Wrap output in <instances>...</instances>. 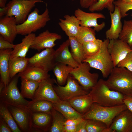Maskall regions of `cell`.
Wrapping results in <instances>:
<instances>
[{
    "label": "cell",
    "mask_w": 132,
    "mask_h": 132,
    "mask_svg": "<svg viewBox=\"0 0 132 132\" xmlns=\"http://www.w3.org/2000/svg\"><path fill=\"white\" fill-rule=\"evenodd\" d=\"M89 93L93 103L102 106L111 107L124 104V95L110 89L107 85L106 80L102 79L98 80Z\"/></svg>",
    "instance_id": "1"
},
{
    "label": "cell",
    "mask_w": 132,
    "mask_h": 132,
    "mask_svg": "<svg viewBox=\"0 0 132 132\" xmlns=\"http://www.w3.org/2000/svg\"><path fill=\"white\" fill-rule=\"evenodd\" d=\"M106 80L111 90L132 96V72L124 67H114Z\"/></svg>",
    "instance_id": "2"
},
{
    "label": "cell",
    "mask_w": 132,
    "mask_h": 132,
    "mask_svg": "<svg viewBox=\"0 0 132 132\" xmlns=\"http://www.w3.org/2000/svg\"><path fill=\"white\" fill-rule=\"evenodd\" d=\"M127 109L124 104L117 106L108 107L93 103L89 110L83 114L85 120L92 119L103 122L109 128L114 119L120 113Z\"/></svg>",
    "instance_id": "3"
},
{
    "label": "cell",
    "mask_w": 132,
    "mask_h": 132,
    "mask_svg": "<svg viewBox=\"0 0 132 132\" xmlns=\"http://www.w3.org/2000/svg\"><path fill=\"white\" fill-rule=\"evenodd\" d=\"M109 41L108 39L105 40L98 52L94 55L87 57L83 62L88 63L91 67L100 70L104 78L108 77L114 67L108 50Z\"/></svg>",
    "instance_id": "4"
},
{
    "label": "cell",
    "mask_w": 132,
    "mask_h": 132,
    "mask_svg": "<svg viewBox=\"0 0 132 132\" xmlns=\"http://www.w3.org/2000/svg\"><path fill=\"white\" fill-rule=\"evenodd\" d=\"M46 9L41 14H39L37 8L29 14L26 20L17 25L18 34L25 36L33 33L44 27L50 20L48 9L46 4Z\"/></svg>",
    "instance_id": "5"
},
{
    "label": "cell",
    "mask_w": 132,
    "mask_h": 132,
    "mask_svg": "<svg viewBox=\"0 0 132 132\" xmlns=\"http://www.w3.org/2000/svg\"><path fill=\"white\" fill-rule=\"evenodd\" d=\"M43 1L41 0H11L6 4L8 11L6 16H14L17 24L23 23L35 4Z\"/></svg>",
    "instance_id": "6"
},
{
    "label": "cell",
    "mask_w": 132,
    "mask_h": 132,
    "mask_svg": "<svg viewBox=\"0 0 132 132\" xmlns=\"http://www.w3.org/2000/svg\"><path fill=\"white\" fill-rule=\"evenodd\" d=\"M19 77L16 75L8 86L0 92V101L7 105L15 106H28L30 101L26 100L18 89L17 84Z\"/></svg>",
    "instance_id": "7"
},
{
    "label": "cell",
    "mask_w": 132,
    "mask_h": 132,
    "mask_svg": "<svg viewBox=\"0 0 132 132\" xmlns=\"http://www.w3.org/2000/svg\"><path fill=\"white\" fill-rule=\"evenodd\" d=\"M54 86V88L61 100H68L76 97L87 94L89 92L85 90L70 74L67 78L66 84L63 86L59 85Z\"/></svg>",
    "instance_id": "8"
},
{
    "label": "cell",
    "mask_w": 132,
    "mask_h": 132,
    "mask_svg": "<svg viewBox=\"0 0 132 132\" xmlns=\"http://www.w3.org/2000/svg\"><path fill=\"white\" fill-rule=\"evenodd\" d=\"M91 67L86 62L79 64L74 68L70 74L86 90H91L98 80L99 75L97 73H91L90 72Z\"/></svg>",
    "instance_id": "9"
},
{
    "label": "cell",
    "mask_w": 132,
    "mask_h": 132,
    "mask_svg": "<svg viewBox=\"0 0 132 132\" xmlns=\"http://www.w3.org/2000/svg\"><path fill=\"white\" fill-rule=\"evenodd\" d=\"M55 50L48 48L35 54L29 58L28 66L36 67L48 72L53 70L56 63Z\"/></svg>",
    "instance_id": "10"
},
{
    "label": "cell",
    "mask_w": 132,
    "mask_h": 132,
    "mask_svg": "<svg viewBox=\"0 0 132 132\" xmlns=\"http://www.w3.org/2000/svg\"><path fill=\"white\" fill-rule=\"evenodd\" d=\"M14 120L22 132H32V112L27 106L7 105Z\"/></svg>",
    "instance_id": "11"
},
{
    "label": "cell",
    "mask_w": 132,
    "mask_h": 132,
    "mask_svg": "<svg viewBox=\"0 0 132 132\" xmlns=\"http://www.w3.org/2000/svg\"><path fill=\"white\" fill-rule=\"evenodd\" d=\"M56 81L50 77L41 81L33 99L30 102L39 100H45L52 102L60 101L54 88V84L55 83Z\"/></svg>",
    "instance_id": "12"
},
{
    "label": "cell",
    "mask_w": 132,
    "mask_h": 132,
    "mask_svg": "<svg viewBox=\"0 0 132 132\" xmlns=\"http://www.w3.org/2000/svg\"><path fill=\"white\" fill-rule=\"evenodd\" d=\"M92 12H87L78 8L75 11L74 15L80 21V26L87 27H93L95 31L99 32L104 28L106 24L104 22L101 24H98V19H105L106 17L102 13Z\"/></svg>",
    "instance_id": "13"
},
{
    "label": "cell",
    "mask_w": 132,
    "mask_h": 132,
    "mask_svg": "<svg viewBox=\"0 0 132 132\" xmlns=\"http://www.w3.org/2000/svg\"><path fill=\"white\" fill-rule=\"evenodd\" d=\"M108 50L113 62L114 67L132 51L130 46L126 43L119 39L110 40Z\"/></svg>",
    "instance_id": "14"
},
{
    "label": "cell",
    "mask_w": 132,
    "mask_h": 132,
    "mask_svg": "<svg viewBox=\"0 0 132 132\" xmlns=\"http://www.w3.org/2000/svg\"><path fill=\"white\" fill-rule=\"evenodd\" d=\"M62 38L61 36L57 33L46 30L36 36L30 48L39 52L46 48H53L56 45L55 41Z\"/></svg>",
    "instance_id": "15"
},
{
    "label": "cell",
    "mask_w": 132,
    "mask_h": 132,
    "mask_svg": "<svg viewBox=\"0 0 132 132\" xmlns=\"http://www.w3.org/2000/svg\"><path fill=\"white\" fill-rule=\"evenodd\" d=\"M109 128L111 132H132V112L128 109L121 112Z\"/></svg>",
    "instance_id": "16"
},
{
    "label": "cell",
    "mask_w": 132,
    "mask_h": 132,
    "mask_svg": "<svg viewBox=\"0 0 132 132\" xmlns=\"http://www.w3.org/2000/svg\"><path fill=\"white\" fill-rule=\"evenodd\" d=\"M17 25L14 16H6L0 18V35L5 40L13 44L18 34Z\"/></svg>",
    "instance_id": "17"
},
{
    "label": "cell",
    "mask_w": 132,
    "mask_h": 132,
    "mask_svg": "<svg viewBox=\"0 0 132 132\" xmlns=\"http://www.w3.org/2000/svg\"><path fill=\"white\" fill-rule=\"evenodd\" d=\"M52 121L51 112H32V132L49 131Z\"/></svg>",
    "instance_id": "18"
},
{
    "label": "cell",
    "mask_w": 132,
    "mask_h": 132,
    "mask_svg": "<svg viewBox=\"0 0 132 132\" xmlns=\"http://www.w3.org/2000/svg\"><path fill=\"white\" fill-rule=\"evenodd\" d=\"M70 45V41L68 39L55 50V57L57 62L65 64L74 68L78 66L79 64L73 57L69 50Z\"/></svg>",
    "instance_id": "19"
},
{
    "label": "cell",
    "mask_w": 132,
    "mask_h": 132,
    "mask_svg": "<svg viewBox=\"0 0 132 132\" xmlns=\"http://www.w3.org/2000/svg\"><path fill=\"white\" fill-rule=\"evenodd\" d=\"M109 13L111 24L110 28L105 32L106 37L109 40L118 39L122 27L119 8L115 6L114 11L112 12H109Z\"/></svg>",
    "instance_id": "20"
},
{
    "label": "cell",
    "mask_w": 132,
    "mask_h": 132,
    "mask_svg": "<svg viewBox=\"0 0 132 132\" xmlns=\"http://www.w3.org/2000/svg\"><path fill=\"white\" fill-rule=\"evenodd\" d=\"M64 19L60 18L58 24L68 37H76L80 27V22L74 15H65Z\"/></svg>",
    "instance_id": "21"
},
{
    "label": "cell",
    "mask_w": 132,
    "mask_h": 132,
    "mask_svg": "<svg viewBox=\"0 0 132 132\" xmlns=\"http://www.w3.org/2000/svg\"><path fill=\"white\" fill-rule=\"evenodd\" d=\"M12 49L0 50V80L4 83L5 87L10 82L9 64Z\"/></svg>",
    "instance_id": "22"
},
{
    "label": "cell",
    "mask_w": 132,
    "mask_h": 132,
    "mask_svg": "<svg viewBox=\"0 0 132 132\" xmlns=\"http://www.w3.org/2000/svg\"><path fill=\"white\" fill-rule=\"evenodd\" d=\"M52 103L54 108L61 113L67 120L83 118V114L75 110L68 100H61Z\"/></svg>",
    "instance_id": "23"
},
{
    "label": "cell",
    "mask_w": 132,
    "mask_h": 132,
    "mask_svg": "<svg viewBox=\"0 0 132 132\" xmlns=\"http://www.w3.org/2000/svg\"><path fill=\"white\" fill-rule=\"evenodd\" d=\"M35 36V34L33 33L25 36L20 43L15 44L11 52L10 59L18 57H25Z\"/></svg>",
    "instance_id": "24"
},
{
    "label": "cell",
    "mask_w": 132,
    "mask_h": 132,
    "mask_svg": "<svg viewBox=\"0 0 132 132\" xmlns=\"http://www.w3.org/2000/svg\"><path fill=\"white\" fill-rule=\"evenodd\" d=\"M68 101L75 110L83 114L89 110L93 103L89 93L76 97Z\"/></svg>",
    "instance_id": "25"
},
{
    "label": "cell",
    "mask_w": 132,
    "mask_h": 132,
    "mask_svg": "<svg viewBox=\"0 0 132 132\" xmlns=\"http://www.w3.org/2000/svg\"><path fill=\"white\" fill-rule=\"evenodd\" d=\"M18 75L21 78L39 82L50 77L48 72L36 67L28 66L25 70L19 73Z\"/></svg>",
    "instance_id": "26"
},
{
    "label": "cell",
    "mask_w": 132,
    "mask_h": 132,
    "mask_svg": "<svg viewBox=\"0 0 132 132\" xmlns=\"http://www.w3.org/2000/svg\"><path fill=\"white\" fill-rule=\"evenodd\" d=\"M73 68L65 64L57 62L53 70L56 77L57 83L62 86L65 85Z\"/></svg>",
    "instance_id": "27"
},
{
    "label": "cell",
    "mask_w": 132,
    "mask_h": 132,
    "mask_svg": "<svg viewBox=\"0 0 132 132\" xmlns=\"http://www.w3.org/2000/svg\"><path fill=\"white\" fill-rule=\"evenodd\" d=\"M29 58L18 57L10 59L9 64L10 76L12 78L17 74L23 71L28 66Z\"/></svg>",
    "instance_id": "28"
},
{
    "label": "cell",
    "mask_w": 132,
    "mask_h": 132,
    "mask_svg": "<svg viewBox=\"0 0 132 132\" xmlns=\"http://www.w3.org/2000/svg\"><path fill=\"white\" fill-rule=\"evenodd\" d=\"M21 79L20 92L24 98L32 100L40 82L25 78Z\"/></svg>",
    "instance_id": "29"
},
{
    "label": "cell",
    "mask_w": 132,
    "mask_h": 132,
    "mask_svg": "<svg viewBox=\"0 0 132 132\" xmlns=\"http://www.w3.org/2000/svg\"><path fill=\"white\" fill-rule=\"evenodd\" d=\"M68 39L72 55L75 61L79 64L83 62L87 58L82 45L78 42L75 37H69Z\"/></svg>",
    "instance_id": "30"
},
{
    "label": "cell",
    "mask_w": 132,
    "mask_h": 132,
    "mask_svg": "<svg viewBox=\"0 0 132 132\" xmlns=\"http://www.w3.org/2000/svg\"><path fill=\"white\" fill-rule=\"evenodd\" d=\"M0 117L6 122L12 132H22L14 120L6 104L0 101Z\"/></svg>",
    "instance_id": "31"
},
{
    "label": "cell",
    "mask_w": 132,
    "mask_h": 132,
    "mask_svg": "<svg viewBox=\"0 0 132 132\" xmlns=\"http://www.w3.org/2000/svg\"><path fill=\"white\" fill-rule=\"evenodd\" d=\"M51 112L52 121L49 132H64L65 123L67 119L61 113L55 110L54 108Z\"/></svg>",
    "instance_id": "32"
},
{
    "label": "cell",
    "mask_w": 132,
    "mask_h": 132,
    "mask_svg": "<svg viewBox=\"0 0 132 132\" xmlns=\"http://www.w3.org/2000/svg\"><path fill=\"white\" fill-rule=\"evenodd\" d=\"M95 31L91 27L80 26L76 37L77 40L81 44L96 39Z\"/></svg>",
    "instance_id": "33"
},
{
    "label": "cell",
    "mask_w": 132,
    "mask_h": 132,
    "mask_svg": "<svg viewBox=\"0 0 132 132\" xmlns=\"http://www.w3.org/2000/svg\"><path fill=\"white\" fill-rule=\"evenodd\" d=\"M27 107L32 112H50L53 108L52 102L39 100L29 103Z\"/></svg>",
    "instance_id": "34"
},
{
    "label": "cell",
    "mask_w": 132,
    "mask_h": 132,
    "mask_svg": "<svg viewBox=\"0 0 132 132\" xmlns=\"http://www.w3.org/2000/svg\"><path fill=\"white\" fill-rule=\"evenodd\" d=\"M119 39L127 43L130 46L132 44V20H125Z\"/></svg>",
    "instance_id": "35"
},
{
    "label": "cell",
    "mask_w": 132,
    "mask_h": 132,
    "mask_svg": "<svg viewBox=\"0 0 132 132\" xmlns=\"http://www.w3.org/2000/svg\"><path fill=\"white\" fill-rule=\"evenodd\" d=\"M87 120V132H111L106 125L102 122L92 119Z\"/></svg>",
    "instance_id": "36"
},
{
    "label": "cell",
    "mask_w": 132,
    "mask_h": 132,
    "mask_svg": "<svg viewBox=\"0 0 132 132\" xmlns=\"http://www.w3.org/2000/svg\"><path fill=\"white\" fill-rule=\"evenodd\" d=\"M103 41L96 39L95 40L84 43L82 44L84 53L87 57L94 55L99 50Z\"/></svg>",
    "instance_id": "37"
},
{
    "label": "cell",
    "mask_w": 132,
    "mask_h": 132,
    "mask_svg": "<svg viewBox=\"0 0 132 132\" xmlns=\"http://www.w3.org/2000/svg\"><path fill=\"white\" fill-rule=\"evenodd\" d=\"M114 0H98L97 2L89 8L91 12L100 11L105 8L107 9L109 12H113L115 6L113 4Z\"/></svg>",
    "instance_id": "38"
},
{
    "label": "cell",
    "mask_w": 132,
    "mask_h": 132,
    "mask_svg": "<svg viewBox=\"0 0 132 132\" xmlns=\"http://www.w3.org/2000/svg\"><path fill=\"white\" fill-rule=\"evenodd\" d=\"M113 4L115 6L119 8L122 18L127 16L128 14L127 13V12L130 10H132V3L126 2L117 0L114 1Z\"/></svg>",
    "instance_id": "39"
},
{
    "label": "cell",
    "mask_w": 132,
    "mask_h": 132,
    "mask_svg": "<svg viewBox=\"0 0 132 132\" xmlns=\"http://www.w3.org/2000/svg\"><path fill=\"white\" fill-rule=\"evenodd\" d=\"M117 66L125 68L132 72V51L129 53L123 59L120 61Z\"/></svg>",
    "instance_id": "40"
},
{
    "label": "cell",
    "mask_w": 132,
    "mask_h": 132,
    "mask_svg": "<svg viewBox=\"0 0 132 132\" xmlns=\"http://www.w3.org/2000/svg\"><path fill=\"white\" fill-rule=\"evenodd\" d=\"M15 44H13L5 39L0 35V50L13 49Z\"/></svg>",
    "instance_id": "41"
},
{
    "label": "cell",
    "mask_w": 132,
    "mask_h": 132,
    "mask_svg": "<svg viewBox=\"0 0 132 132\" xmlns=\"http://www.w3.org/2000/svg\"><path fill=\"white\" fill-rule=\"evenodd\" d=\"M0 132H12L11 129L8 124L0 117Z\"/></svg>",
    "instance_id": "42"
},
{
    "label": "cell",
    "mask_w": 132,
    "mask_h": 132,
    "mask_svg": "<svg viewBox=\"0 0 132 132\" xmlns=\"http://www.w3.org/2000/svg\"><path fill=\"white\" fill-rule=\"evenodd\" d=\"M98 0H80V4L81 7L88 8L96 3Z\"/></svg>",
    "instance_id": "43"
},
{
    "label": "cell",
    "mask_w": 132,
    "mask_h": 132,
    "mask_svg": "<svg viewBox=\"0 0 132 132\" xmlns=\"http://www.w3.org/2000/svg\"><path fill=\"white\" fill-rule=\"evenodd\" d=\"M123 101L127 109L132 112V96L124 95Z\"/></svg>",
    "instance_id": "44"
},
{
    "label": "cell",
    "mask_w": 132,
    "mask_h": 132,
    "mask_svg": "<svg viewBox=\"0 0 132 132\" xmlns=\"http://www.w3.org/2000/svg\"><path fill=\"white\" fill-rule=\"evenodd\" d=\"M87 120L84 119L77 125V132H87L86 128Z\"/></svg>",
    "instance_id": "45"
},
{
    "label": "cell",
    "mask_w": 132,
    "mask_h": 132,
    "mask_svg": "<svg viewBox=\"0 0 132 132\" xmlns=\"http://www.w3.org/2000/svg\"><path fill=\"white\" fill-rule=\"evenodd\" d=\"M83 119L82 118L72 120H66L65 123V125L77 126Z\"/></svg>",
    "instance_id": "46"
},
{
    "label": "cell",
    "mask_w": 132,
    "mask_h": 132,
    "mask_svg": "<svg viewBox=\"0 0 132 132\" xmlns=\"http://www.w3.org/2000/svg\"><path fill=\"white\" fill-rule=\"evenodd\" d=\"M77 126L65 125L64 132H77Z\"/></svg>",
    "instance_id": "47"
},
{
    "label": "cell",
    "mask_w": 132,
    "mask_h": 132,
    "mask_svg": "<svg viewBox=\"0 0 132 132\" xmlns=\"http://www.w3.org/2000/svg\"><path fill=\"white\" fill-rule=\"evenodd\" d=\"M8 11V8L6 6L0 8V17L1 18L6 16Z\"/></svg>",
    "instance_id": "48"
},
{
    "label": "cell",
    "mask_w": 132,
    "mask_h": 132,
    "mask_svg": "<svg viewBox=\"0 0 132 132\" xmlns=\"http://www.w3.org/2000/svg\"><path fill=\"white\" fill-rule=\"evenodd\" d=\"M7 0H0V7L2 8L6 6V4Z\"/></svg>",
    "instance_id": "49"
},
{
    "label": "cell",
    "mask_w": 132,
    "mask_h": 132,
    "mask_svg": "<svg viewBox=\"0 0 132 132\" xmlns=\"http://www.w3.org/2000/svg\"><path fill=\"white\" fill-rule=\"evenodd\" d=\"M5 87L4 84L3 82L0 80V92Z\"/></svg>",
    "instance_id": "50"
},
{
    "label": "cell",
    "mask_w": 132,
    "mask_h": 132,
    "mask_svg": "<svg viewBox=\"0 0 132 132\" xmlns=\"http://www.w3.org/2000/svg\"><path fill=\"white\" fill-rule=\"evenodd\" d=\"M126 2L132 3V0H118Z\"/></svg>",
    "instance_id": "51"
},
{
    "label": "cell",
    "mask_w": 132,
    "mask_h": 132,
    "mask_svg": "<svg viewBox=\"0 0 132 132\" xmlns=\"http://www.w3.org/2000/svg\"><path fill=\"white\" fill-rule=\"evenodd\" d=\"M130 47H131V49H132V45L130 46Z\"/></svg>",
    "instance_id": "52"
},
{
    "label": "cell",
    "mask_w": 132,
    "mask_h": 132,
    "mask_svg": "<svg viewBox=\"0 0 132 132\" xmlns=\"http://www.w3.org/2000/svg\"><path fill=\"white\" fill-rule=\"evenodd\" d=\"M131 16L132 17V12L131 13Z\"/></svg>",
    "instance_id": "53"
},
{
    "label": "cell",
    "mask_w": 132,
    "mask_h": 132,
    "mask_svg": "<svg viewBox=\"0 0 132 132\" xmlns=\"http://www.w3.org/2000/svg\"><path fill=\"white\" fill-rule=\"evenodd\" d=\"M71 0L72 1H74V0ZM79 0V1H80V0Z\"/></svg>",
    "instance_id": "54"
},
{
    "label": "cell",
    "mask_w": 132,
    "mask_h": 132,
    "mask_svg": "<svg viewBox=\"0 0 132 132\" xmlns=\"http://www.w3.org/2000/svg\"></svg>",
    "instance_id": "55"
}]
</instances>
